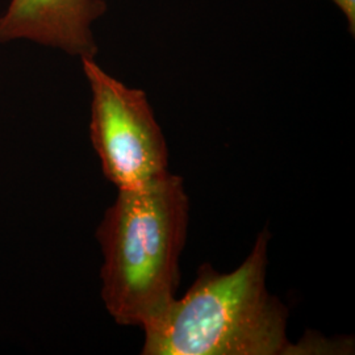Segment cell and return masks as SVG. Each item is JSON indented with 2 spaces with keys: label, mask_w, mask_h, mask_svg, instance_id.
<instances>
[{
  "label": "cell",
  "mask_w": 355,
  "mask_h": 355,
  "mask_svg": "<svg viewBox=\"0 0 355 355\" xmlns=\"http://www.w3.org/2000/svg\"><path fill=\"white\" fill-rule=\"evenodd\" d=\"M189 217L183 179L170 171L140 189L119 191L96 233L103 302L117 324L144 328L175 299Z\"/></svg>",
  "instance_id": "1"
},
{
  "label": "cell",
  "mask_w": 355,
  "mask_h": 355,
  "mask_svg": "<svg viewBox=\"0 0 355 355\" xmlns=\"http://www.w3.org/2000/svg\"><path fill=\"white\" fill-rule=\"evenodd\" d=\"M105 11L104 0H11L0 17V42L26 38L80 58H95L92 23Z\"/></svg>",
  "instance_id": "4"
},
{
  "label": "cell",
  "mask_w": 355,
  "mask_h": 355,
  "mask_svg": "<svg viewBox=\"0 0 355 355\" xmlns=\"http://www.w3.org/2000/svg\"><path fill=\"white\" fill-rule=\"evenodd\" d=\"M340 11H343V16L347 20L349 29L352 35H354L355 31V0H331Z\"/></svg>",
  "instance_id": "5"
},
{
  "label": "cell",
  "mask_w": 355,
  "mask_h": 355,
  "mask_svg": "<svg viewBox=\"0 0 355 355\" xmlns=\"http://www.w3.org/2000/svg\"><path fill=\"white\" fill-rule=\"evenodd\" d=\"M92 94L91 142L117 190H136L168 173V149L146 94L80 58Z\"/></svg>",
  "instance_id": "3"
},
{
  "label": "cell",
  "mask_w": 355,
  "mask_h": 355,
  "mask_svg": "<svg viewBox=\"0 0 355 355\" xmlns=\"http://www.w3.org/2000/svg\"><path fill=\"white\" fill-rule=\"evenodd\" d=\"M270 234L232 272L209 265L182 299H174L145 331L144 355H279L297 346L287 338V308L267 290Z\"/></svg>",
  "instance_id": "2"
}]
</instances>
